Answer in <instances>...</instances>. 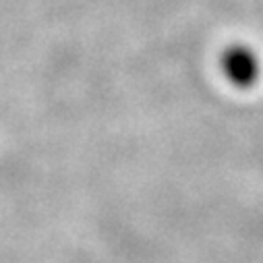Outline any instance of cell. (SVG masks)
I'll return each instance as SVG.
<instances>
[{"label":"cell","mask_w":263,"mask_h":263,"mask_svg":"<svg viewBox=\"0 0 263 263\" xmlns=\"http://www.w3.org/2000/svg\"><path fill=\"white\" fill-rule=\"evenodd\" d=\"M222 64H224V73L236 85H249L251 81H255V77L259 73V64H257L255 54L242 46H234V48L226 50Z\"/></svg>","instance_id":"1"}]
</instances>
